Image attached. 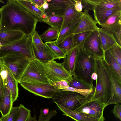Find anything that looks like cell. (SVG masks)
Here are the masks:
<instances>
[{
  "label": "cell",
  "mask_w": 121,
  "mask_h": 121,
  "mask_svg": "<svg viewBox=\"0 0 121 121\" xmlns=\"http://www.w3.org/2000/svg\"><path fill=\"white\" fill-rule=\"evenodd\" d=\"M0 32L20 31L30 37L35 30L39 21L17 0H8L0 9Z\"/></svg>",
  "instance_id": "1"
},
{
  "label": "cell",
  "mask_w": 121,
  "mask_h": 121,
  "mask_svg": "<svg viewBox=\"0 0 121 121\" xmlns=\"http://www.w3.org/2000/svg\"><path fill=\"white\" fill-rule=\"evenodd\" d=\"M72 76L91 84L96 79L95 59L86 53L82 49L78 48Z\"/></svg>",
  "instance_id": "2"
},
{
  "label": "cell",
  "mask_w": 121,
  "mask_h": 121,
  "mask_svg": "<svg viewBox=\"0 0 121 121\" xmlns=\"http://www.w3.org/2000/svg\"><path fill=\"white\" fill-rule=\"evenodd\" d=\"M95 67L97 77L95 90L92 96L88 100L92 101L98 100L106 104L110 96L111 85L104 59H95Z\"/></svg>",
  "instance_id": "3"
},
{
  "label": "cell",
  "mask_w": 121,
  "mask_h": 121,
  "mask_svg": "<svg viewBox=\"0 0 121 121\" xmlns=\"http://www.w3.org/2000/svg\"><path fill=\"white\" fill-rule=\"evenodd\" d=\"M30 36L25 35L10 44L0 46V59L8 55L21 54L30 60L35 59Z\"/></svg>",
  "instance_id": "4"
},
{
  "label": "cell",
  "mask_w": 121,
  "mask_h": 121,
  "mask_svg": "<svg viewBox=\"0 0 121 121\" xmlns=\"http://www.w3.org/2000/svg\"><path fill=\"white\" fill-rule=\"evenodd\" d=\"M52 98L56 104L71 111L74 110L88 100L78 93L60 90L56 92Z\"/></svg>",
  "instance_id": "5"
},
{
  "label": "cell",
  "mask_w": 121,
  "mask_h": 121,
  "mask_svg": "<svg viewBox=\"0 0 121 121\" xmlns=\"http://www.w3.org/2000/svg\"><path fill=\"white\" fill-rule=\"evenodd\" d=\"M20 82L50 84L42 63L36 59L30 61L18 81Z\"/></svg>",
  "instance_id": "6"
},
{
  "label": "cell",
  "mask_w": 121,
  "mask_h": 121,
  "mask_svg": "<svg viewBox=\"0 0 121 121\" xmlns=\"http://www.w3.org/2000/svg\"><path fill=\"white\" fill-rule=\"evenodd\" d=\"M0 59L17 81L30 60L21 54L8 55Z\"/></svg>",
  "instance_id": "7"
},
{
  "label": "cell",
  "mask_w": 121,
  "mask_h": 121,
  "mask_svg": "<svg viewBox=\"0 0 121 121\" xmlns=\"http://www.w3.org/2000/svg\"><path fill=\"white\" fill-rule=\"evenodd\" d=\"M42 64L50 84L64 80L69 83L72 80V76L65 69L62 63H58L54 60Z\"/></svg>",
  "instance_id": "8"
},
{
  "label": "cell",
  "mask_w": 121,
  "mask_h": 121,
  "mask_svg": "<svg viewBox=\"0 0 121 121\" xmlns=\"http://www.w3.org/2000/svg\"><path fill=\"white\" fill-rule=\"evenodd\" d=\"M82 49L95 59H104V53L98 31H92L87 37Z\"/></svg>",
  "instance_id": "9"
},
{
  "label": "cell",
  "mask_w": 121,
  "mask_h": 121,
  "mask_svg": "<svg viewBox=\"0 0 121 121\" xmlns=\"http://www.w3.org/2000/svg\"><path fill=\"white\" fill-rule=\"evenodd\" d=\"M106 107V104L98 100L92 101L88 100L73 111L96 118L100 121H104L103 112Z\"/></svg>",
  "instance_id": "10"
},
{
  "label": "cell",
  "mask_w": 121,
  "mask_h": 121,
  "mask_svg": "<svg viewBox=\"0 0 121 121\" xmlns=\"http://www.w3.org/2000/svg\"><path fill=\"white\" fill-rule=\"evenodd\" d=\"M25 89L35 95L47 99L52 98L58 91L50 84L20 82H18Z\"/></svg>",
  "instance_id": "11"
},
{
  "label": "cell",
  "mask_w": 121,
  "mask_h": 121,
  "mask_svg": "<svg viewBox=\"0 0 121 121\" xmlns=\"http://www.w3.org/2000/svg\"><path fill=\"white\" fill-rule=\"evenodd\" d=\"M48 8L44 11L47 16H62L67 8L74 5V0H46Z\"/></svg>",
  "instance_id": "12"
},
{
  "label": "cell",
  "mask_w": 121,
  "mask_h": 121,
  "mask_svg": "<svg viewBox=\"0 0 121 121\" xmlns=\"http://www.w3.org/2000/svg\"><path fill=\"white\" fill-rule=\"evenodd\" d=\"M104 61L111 85L110 96L106 105L107 106L112 104H119L121 103V84L118 81L104 60Z\"/></svg>",
  "instance_id": "13"
},
{
  "label": "cell",
  "mask_w": 121,
  "mask_h": 121,
  "mask_svg": "<svg viewBox=\"0 0 121 121\" xmlns=\"http://www.w3.org/2000/svg\"><path fill=\"white\" fill-rule=\"evenodd\" d=\"M89 10H84L82 12L81 20L74 34L88 31H98L100 28L97 26V23L89 13Z\"/></svg>",
  "instance_id": "14"
},
{
  "label": "cell",
  "mask_w": 121,
  "mask_h": 121,
  "mask_svg": "<svg viewBox=\"0 0 121 121\" xmlns=\"http://www.w3.org/2000/svg\"><path fill=\"white\" fill-rule=\"evenodd\" d=\"M101 29L111 35L121 29V10L112 15L100 26Z\"/></svg>",
  "instance_id": "15"
},
{
  "label": "cell",
  "mask_w": 121,
  "mask_h": 121,
  "mask_svg": "<svg viewBox=\"0 0 121 121\" xmlns=\"http://www.w3.org/2000/svg\"><path fill=\"white\" fill-rule=\"evenodd\" d=\"M32 46L35 59L42 63H47L56 59L53 53L46 45L36 47L32 44Z\"/></svg>",
  "instance_id": "16"
},
{
  "label": "cell",
  "mask_w": 121,
  "mask_h": 121,
  "mask_svg": "<svg viewBox=\"0 0 121 121\" xmlns=\"http://www.w3.org/2000/svg\"><path fill=\"white\" fill-rule=\"evenodd\" d=\"M104 59L118 81L121 84V66L118 64L108 49L104 52Z\"/></svg>",
  "instance_id": "17"
},
{
  "label": "cell",
  "mask_w": 121,
  "mask_h": 121,
  "mask_svg": "<svg viewBox=\"0 0 121 121\" xmlns=\"http://www.w3.org/2000/svg\"><path fill=\"white\" fill-rule=\"evenodd\" d=\"M25 35L23 33L18 31H1L0 43L2 46L9 44L20 39Z\"/></svg>",
  "instance_id": "18"
},
{
  "label": "cell",
  "mask_w": 121,
  "mask_h": 121,
  "mask_svg": "<svg viewBox=\"0 0 121 121\" xmlns=\"http://www.w3.org/2000/svg\"><path fill=\"white\" fill-rule=\"evenodd\" d=\"M121 9H109L96 6L93 10L95 20L100 26L104 24L108 17Z\"/></svg>",
  "instance_id": "19"
},
{
  "label": "cell",
  "mask_w": 121,
  "mask_h": 121,
  "mask_svg": "<svg viewBox=\"0 0 121 121\" xmlns=\"http://www.w3.org/2000/svg\"><path fill=\"white\" fill-rule=\"evenodd\" d=\"M7 71L6 82L7 86L10 91L13 103L17 100L19 93L18 82L13 74L4 65Z\"/></svg>",
  "instance_id": "20"
},
{
  "label": "cell",
  "mask_w": 121,
  "mask_h": 121,
  "mask_svg": "<svg viewBox=\"0 0 121 121\" xmlns=\"http://www.w3.org/2000/svg\"><path fill=\"white\" fill-rule=\"evenodd\" d=\"M82 14V12H78L75 10L74 5L69 7L63 16V22L59 31L78 20L81 17Z\"/></svg>",
  "instance_id": "21"
},
{
  "label": "cell",
  "mask_w": 121,
  "mask_h": 121,
  "mask_svg": "<svg viewBox=\"0 0 121 121\" xmlns=\"http://www.w3.org/2000/svg\"><path fill=\"white\" fill-rule=\"evenodd\" d=\"M5 85L4 96L0 104V112L2 116H5L10 112L13 107V103L9 90L7 85Z\"/></svg>",
  "instance_id": "22"
},
{
  "label": "cell",
  "mask_w": 121,
  "mask_h": 121,
  "mask_svg": "<svg viewBox=\"0 0 121 121\" xmlns=\"http://www.w3.org/2000/svg\"><path fill=\"white\" fill-rule=\"evenodd\" d=\"M18 2L38 19L39 22L47 16L41 9L37 7L29 0H17Z\"/></svg>",
  "instance_id": "23"
},
{
  "label": "cell",
  "mask_w": 121,
  "mask_h": 121,
  "mask_svg": "<svg viewBox=\"0 0 121 121\" xmlns=\"http://www.w3.org/2000/svg\"><path fill=\"white\" fill-rule=\"evenodd\" d=\"M78 51L77 47L73 48L66 54L62 63L63 67L72 75L74 69L75 62Z\"/></svg>",
  "instance_id": "24"
},
{
  "label": "cell",
  "mask_w": 121,
  "mask_h": 121,
  "mask_svg": "<svg viewBox=\"0 0 121 121\" xmlns=\"http://www.w3.org/2000/svg\"><path fill=\"white\" fill-rule=\"evenodd\" d=\"M81 17L59 31L58 37L55 40L57 45L61 43L66 37L74 34L79 24Z\"/></svg>",
  "instance_id": "25"
},
{
  "label": "cell",
  "mask_w": 121,
  "mask_h": 121,
  "mask_svg": "<svg viewBox=\"0 0 121 121\" xmlns=\"http://www.w3.org/2000/svg\"><path fill=\"white\" fill-rule=\"evenodd\" d=\"M56 104L59 109L64 113V115L76 121H100L96 118L86 116L81 113L68 109L58 104Z\"/></svg>",
  "instance_id": "26"
},
{
  "label": "cell",
  "mask_w": 121,
  "mask_h": 121,
  "mask_svg": "<svg viewBox=\"0 0 121 121\" xmlns=\"http://www.w3.org/2000/svg\"><path fill=\"white\" fill-rule=\"evenodd\" d=\"M98 31L104 52L112 46L118 45L112 35L100 28Z\"/></svg>",
  "instance_id": "27"
},
{
  "label": "cell",
  "mask_w": 121,
  "mask_h": 121,
  "mask_svg": "<svg viewBox=\"0 0 121 121\" xmlns=\"http://www.w3.org/2000/svg\"><path fill=\"white\" fill-rule=\"evenodd\" d=\"M94 1L96 6L109 9H121V0H94Z\"/></svg>",
  "instance_id": "28"
},
{
  "label": "cell",
  "mask_w": 121,
  "mask_h": 121,
  "mask_svg": "<svg viewBox=\"0 0 121 121\" xmlns=\"http://www.w3.org/2000/svg\"><path fill=\"white\" fill-rule=\"evenodd\" d=\"M63 19V16H49L43 19L42 22L60 31L62 24Z\"/></svg>",
  "instance_id": "29"
},
{
  "label": "cell",
  "mask_w": 121,
  "mask_h": 121,
  "mask_svg": "<svg viewBox=\"0 0 121 121\" xmlns=\"http://www.w3.org/2000/svg\"><path fill=\"white\" fill-rule=\"evenodd\" d=\"M92 31H88L74 34L73 37V48L77 47L82 49L84 42Z\"/></svg>",
  "instance_id": "30"
},
{
  "label": "cell",
  "mask_w": 121,
  "mask_h": 121,
  "mask_svg": "<svg viewBox=\"0 0 121 121\" xmlns=\"http://www.w3.org/2000/svg\"><path fill=\"white\" fill-rule=\"evenodd\" d=\"M69 86L80 89H88L94 87L93 84L87 83L76 77L72 76V80L69 83Z\"/></svg>",
  "instance_id": "31"
},
{
  "label": "cell",
  "mask_w": 121,
  "mask_h": 121,
  "mask_svg": "<svg viewBox=\"0 0 121 121\" xmlns=\"http://www.w3.org/2000/svg\"><path fill=\"white\" fill-rule=\"evenodd\" d=\"M34 110V116L32 117L31 115H30L26 121H49L52 117L56 115L57 113L56 110L53 109L51 110L47 115H45L43 113V109L41 108L40 111L39 119L37 120L36 119L35 109Z\"/></svg>",
  "instance_id": "32"
},
{
  "label": "cell",
  "mask_w": 121,
  "mask_h": 121,
  "mask_svg": "<svg viewBox=\"0 0 121 121\" xmlns=\"http://www.w3.org/2000/svg\"><path fill=\"white\" fill-rule=\"evenodd\" d=\"M44 43L51 51L54 55L56 59L60 60L65 57L66 55L57 45L55 40L46 42Z\"/></svg>",
  "instance_id": "33"
},
{
  "label": "cell",
  "mask_w": 121,
  "mask_h": 121,
  "mask_svg": "<svg viewBox=\"0 0 121 121\" xmlns=\"http://www.w3.org/2000/svg\"><path fill=\"white\" fill-rule=\"evenodd\" d=\"M59 32V30L54 28L49 27L39 36L41 39L44 41H51L57 39Z\"/></svg>",
  "instance_id": "34"
},
{
  "label": "cell",
  "mask_w": 121,
  "mask_h": 121,
  "mask_svg": "<svg viewBox=\"0 0 121 121\" xmlns=\"http://www.w3.org/2000/svg\"><path fill=\"white\" fill-rule=\"evenodd\" d=\"M95 89V87L88 89H80L68 86L65 87L60 90L62 91H69L78 93L88 99L94 94Z\"/></svg>",
  "instance_id": "35"
},
{
  "label": "cell",
  "mask_w": 121,
  "mask_h": 121,
  "mask_svg": "<svg viewBox=\"0 0 121 121\" xmlns=\"http://www.w3.org/2000/svg\"><path fill=\"white\" fill-rule=\"evenodd\" d=\"M74 34L66 37L61 43L57 45L66 55L69 51L73 48Z\"/></svg>",
  "instance_id": "36"
},
{
  "label": "cell",
  "mask_w": 121,
  "mask_h": 121,
  "mask_svg": "<svg viewBox=\"0 0 121 121\" xmlns=\"http://www.w3.org/2000/svg\"><path fill=\"white\" fill-rule=\"evenodd\" d=\"M19 107V109L16 121H26L31 115V110L22 104H20Z\"/></svg>",
  "instance_id": "37"
},
{
  "label": "cell",
  "mask_w": 121,
  "mask_h": 121,
  "mask_svg": "<svg viewBox=\"0 0 121 121\" xmlns=\"http://www.w3.org/2000/svg\"><path fill=\"white\" fill-rule=\"evenodd\" d=\"M19 109V106L13 107L8 114L2 116L0 119L2 121H16Z\"/></svg>",
  "instance_id": "38"
},
{
  "label": "cell",
  "mask_w": 121,
  "mask_h": 121,
  "mask_svg": "<svg viewBox=\"0 0 121 121\" xmlns=\"http://www.w3.org/2000/svg\"><path fill=\"white\" fill-rule=\"evenodd\" d=\"M116 61L121 66V47L116 45L108 49Z\"/></svg>",
  "instance_id": "39"
},
{
  "label": "cell",
  "mask_w": 121,
  "mask_h": 121,
  "mask_svg": "<svg viewBox=\"0 0 121 121\" xmlns=\"http://www.w3.org/2000/svg\"><path fill=\"white\" fill-rule=\"evenodd\" d=\"M32 44L36 46H43L45 45L40 38L38 32L35 30L30 36Z\"/></svg>",
  "instance_id": "40"
},
{
  "label": "cell",
  "mask_w": 121,
  "mask_h": 121,
  "mask_svg": "<svg viewBox=\"0 0 121 121\" xmlns=\"http://www.w3.org/2000/svg\"><path fill=\"white\" fill-rule=\"evenodd\" d=\"M84 10H93L95 5L94 0H81Z\"/></svg>",
  "instance_id": "41"
},
{
  "label": "cell",
  "mask_w": 121,
  "mask_h": 121,
  "mask_svg": "<svg viewBox=\"0 0 121 121\" xmlns=\"http://www.w3.org/2000/svg\"><path fill=\"white\" fill-rule=\"evenodd\" d=\"M50 84L58 90H60L65 87L69 86V82L65 80L52 83Z\"/></svg>",
  "instance_id": "42"
},
{
  "label": "cell",
  "mask_w": 121,
  "mask_h": 121,
  "mask_svg": "<svg viewBox=\"0 0 121 121\" xmlns=\"http://www.w3.org/2000/svg\"><path fill=\"white\" fill-rule=\"evenodd\" d=\"M112 112L115 117L121 121V105L119 104H116L112 110Z\"/></svg>",
  "instance_id": "43"
},
{
  "label": "cell",
  "mask_w": 121,
  "mask_h": 121,
  "mask_svg": "<svg viewBox=\"0 0 121 121\" xmlns=\"http://www.w3.org/2000/svg\"><path fill=\"white\" fill-rule=\"evenodd\" d=\"M112 35L117 44L121 47V29Z\"/></svg>",
  "instance_id": "44"
},
{
  "label": "cell",
  "mask_w": 121,
  "mask_h": 121,
  "mask_svg": "<svg viewBox=\"0 0 121 121\" xmlns=\"http://www.w3.org/2000/svg\"><path fill=\"white\" fill-rule=\"evenodd\" d=\"M74 1L75 3L74 6L75 10L78 12H81L83 7L81 0H74Z\"/></svg>",
  "instance_id": "45"
},
{
  "label": "cell",
  "mask_w": 121,
  "mask_h": 121,
  "mask_svg": "<svg viewBox=\"0 0 121 121\" xmlns=\"http://www.w3.org/2000/svg\"><path fill=\"white\" fill-rule=\"evenodd\" d=\"M37 8L42 9V5L45 0H29Z\"/></svg>",
  "instance_id": "46"
},
{
  "label": "cell",
  "mask_w": 121,
  "mask_h": 121,
  "mask_svg": "<svg viewBox=\"0 0 121 121\" xmlns=\"http://www.w3.org/2000/svg\"><path fill=\"white\" fill-rule=\"evenodd\" d=\"M1 65L0 61V89L3 87L4 84L3 80L1 75Z\"/></svg>",
  "instance_id": "47"
},
{
  "label": "cell",
  "mask_w": 121,
  "mask_h": 121,
  "mask_svg": "<svg viewBox=\"0 0 121 121\" xmlns=\"http://www.w3.org/2000/svg\"><path fill=\"white\" fill-rule=\"evenodd\" d=\"M48 4L46 0H45V1L43 4L42 8V9L44 12V11L46 9H47L48 7Z\"/></svg>",
  "instance_id": "48"
},
{
  "label": "cell",
  "mask_w": 121,
  "mask_h": 121,
  "mask_svg": "<svg viewBox=\"0 0 121 121\" xmlns=\"http://www.w3.org/2000/svg\"><path fill=\"white\" fill-rule=\"evenodd\" d=\"M49 109L45 108L43 109V112L45 115H47L49 112Z\"/></svg>",
  "instance_id": "49"
},
{
  "label": "cell",
  "mask_w": 121,
  "mask_h": 121,
  "mask_svg": "<svg viewBox=\"0 0 121 121\" xmlns=\"http://www.w3.org/2000/svg\"><path fill=\"white\" fill-rule=\"evenodd\" d=\"M0 3H4V1L1 0H0Z\"/></svg>",
  "instance_id": "50"
},
{
  "label": "cell",
  "mask_w": 121,
  "mask_h": 121,
  "mask_svg": "<svg viewBox=\"0 0 121 121\" xmlns=\"http://www.w3.org/2000/svg\"><path fill=\"white\" fill-rule=\"evenodd\" d=\"M0 25H1V21H0Z\"/></svg>",
  "instance_id": "51"
},
{
  "label": "cell",
  "mask_w": 121,
  "mask_h": 121,
  "mask_svg": "<svg viewBox=\"0 0 121 121\" xmlns=\"http://www.w3.org/2000/svg\"><path fill=\"white\" fill-rule=\"evenodd\" d=\"M2 46V45L0 43V46Z\"/></svg>",
  "instance_id": "52"
},
{
  "label": "cell",
  "mask_w": 121,
  "mask_h": 121,
  "mask_svg": "<svg viewBox=\"0 0 121 121\" xmlns=\"http://www.w3.org/2000/svg\"><path fill=\"white\" fill-rule=\"evenodd\" d=\"M0 121H2L0 119Z\"/></svg>",
  "instance_id": "53"
}]
</instances>
